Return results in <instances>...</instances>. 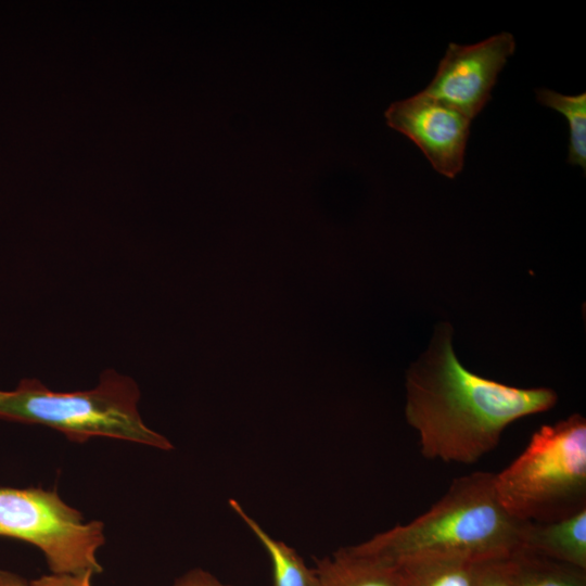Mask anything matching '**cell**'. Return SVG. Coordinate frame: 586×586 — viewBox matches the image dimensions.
<instances>
[{"mask_svg": "<svg viewBox=\"0 0 586 586\" xmlns=\"http://www.w3.org/2000/svg\"><path fill=\"white\" fill-rule=\"evenodd\" d=\"M453 329H436L428 352L409 369L405 417L430 460L472 464L498 445L504 430L523 417L551 409L557 393L520 388L466 369L451 345Z\"/></svg>", "mask_w": 586, "mask_h": 586, "instance_id": "cell-1", "label": "cell"}, {"mask_svg": "<svg viewBox=\"0 0 586 586\" xmlns=\"http://www.w3.org/2000/svg\"><path fill=\"white\" fill-rule=\"evenodd\" d=\"M522 521L500 504L495 473L475 471L456 477L424 513L354 545L392 564L422 557L472 562L511 557L520 550Z\"/></svg>", "mask_w": 586, "mask_h": 586, "instance_id": "cell-2", "label": "cell"}, {"mask_svg": "<svg viewBox=\"0 0 586 586\" xmlns=\"http://www.w3.org/2000/svg\"><path fill=\"white\" fill-rule=\"evenodd\" d=\"M139 397L137 383L113 369L102 372L98 385L87 391L55 392L37 379H23L15 390L0 391V419L44 425L78 443L101 436L173 449L143 422Z\"/></svg>", "mask_w": 586, "mask_h": 586, "instance_id": "cell-3", "label": "cell"}, {"mask_svg": "<svg viewBox=\"0 0 586 586\" xmlns=\"http://www.w3.org/2000/svg\"><path fill=\"white\" fill-rule=\"evenodd\" d=\"M497 497L519 521L552 522L586 508V420L573 413L534 432L495 473Z\"/></svg>", "mask_w": 586, "mask_h": 586, "instance_id": "cell-4", "label": "cell"}, {"mask_svg": "<svg viewBox=\"0 0 586 586\" xmlns=\"http://www.w3.org/2000/svg\"><path fill=\"white\" fill-rule=\"evenodd\" d=\"M0 536L40 549L54 574L103 570L97 559L105 542L103 523L86 522L55 491L0 487Z\"/></svg>", "mask_w": 586, "mask_h": 586, "instance_id": "cell-5", "label": "cell"}, {"mask_svg": "<svg viewBox=\"0 0 586 586\" xmlns=\"http://www.w3.org/2000/svg\"><path fill=\"white\" fill-rule=\"evenodd\" d=\"M514 51V38L507 31L470 46L449 43L421 92L473 119L491 100L497 76Z\"/></svg>", "mask_w": 586, "mask_h": 586, "instance_id": "cell-6", "label": "cell"}, {"mask_svg": "<svg viewBox=\"0 0 586 586\" xmlns=\"http://www.w3.org/2000/svg\"><path fill=\"white\" fill-rule=\"evenodd\" d=\"M386 124L411 140L432 167L455 178L463 167L471 119L423 92L393 102Z\"/></svg>", "mask_w": 586, "mask_h": 586, "instance_id": "cell-7", "label": "cell"}, {"mask_svg": "<svg viewBox=\"0 0 586 586\" xmlns=\"http://www.w3.org/2000/svg\"><path fill=\"white\" fill-rule=\"evenodd\" d=\"M520 550L586 570V508L552 522L522 521Z\"/></svg>", "mask_w": 586, "mask_h": 586, "instance_id": "cell-8", "label": "cell"}, {"mask_svg": "<svg viewBox=\"0 0 586 586\" xmlns=\"http://www.w3.org/2000/svg\"><path fill=\"white\" fill-rule=\"evenodd\" d=\"M320 586H396L395 565L354 546L315 560Z\"/></svg>", "mask_w": 586, "mask_h": 586, "instance_id": "cell-9", "label": "cell"}, {"mask_svg": "<svg viewBox=\"0 0 586 586\" xmlns=\"http://www.w3.org/2000/svg\"><path fill=\"white\" fill-rule=\"evenodd\" d=\"M229 506L268 555L272 586H320L315 568L310 569L294 548L272 537L237 500L230 499Z\"/></svg>", "mask_w": 586, "mask_h": 586, "instance_id": "cell-10", "label": "cell"}, {"mask_svg": "<svg viewBox=\"0 0 586 586\" xmlns=\"http://www.w3.org/2000/svg\"><path fill=\"white\" fill-rule=\"evenodd\" d=\"M394 565L396 586H473L476 562L459 558L422 557Z\"/></svg>", "mask_w": 586, "mask_h": 586, "instance_id": "cell-11", "label": "cell"}, {"mask_svg": "<svg viewBox=\"0 0 586 586\" xmlns=\"http://www.w3.org/2000/svg\"><path fill=\"white\" fill-rule=\"evenodd\" d=\"M510 560L512 586H586V570L524 550Z\"/></svg>", "mask_w": 586, "mask_h": 586, "instance_id": "cell-12", "label": "cell"}, {"mask_svg": "<svg viewBox=\"0 0 586 586\" xmlns=\"http://www.w3.org/2000/svg\"><path fill=\"white\" fill-rule=\"evenodd\" d=\"M537 101L562 114L570 129L568 163L586 169V93L565 95L550 89L539 88Z\"/></svg>", "mask_w": 586, "mask_h": 586, "instance_id": "cell-13", "label": "cell"}, {"mask_svg": "<svg viewBox=\"0 0 586 586\" xmlns=\"http://www.w3.org/2000/svg\"><path fill=\"white\" fill-rule=\"evenodd\" d=\"M473 586H512L510 557L476 562Z\"/></svg>", "mask_w": 586, "mask_h": 586, "instance_id": "cell-14", "label": "cell"}, {"mask_svg": "<svg viewBox=\"0 0 586 586\" xmlns=\"http://www.w3.org/2000/svg\"><path fill=\"white\" fill-rule=\"evenodd\" d=\"M93 575L91 572L81 574L50 573L31 581L30 586H92L91 579Z\"/></svg>", "mask_w": 586, "mask_h": 586, "instance_id": "cell-15", "label": "cell"}, {"mask_svg": "<svg viewBox=\"0 0 586 586\" xmlns=\"http://www.w3.org/2000/svg\"><path fill=\"white\" fill-rule=\"evenodd\" d=\"M222 583L203 569H193L181 575L171 586H221Z\"/></svg>", "mask_w": 586, "mask_h": 586, "instance_id": "cell-16", "label": "cell"}, {"mask_svg": "<svg viewBox=\"0 0 586 586\" xmlns=\"http://www.w3.org/2000/svg\"><path fill=\"white\" fill-rule=\"evenodd\" d=\"M0 586H30V582L25 581L17 574L0 571Z\"/></svg>", "mask_w": 586, "mask_h": 586, "instance_id": "cell-17", "label": "cell"}, {"mask_svg": "<svg viewBox=\"0 0 586 586\" xmlns=\"http://www.w3.org/2000/svg\"><path fill=\"white\" fill-rule=\"evenodd\" d=\"M221 586H232V585H226V584H222Z\"/></svg>", "mask_w": 586, "mask_h": 586, "instance_id": "cell-18", "label": "cell"}]
</instances>
